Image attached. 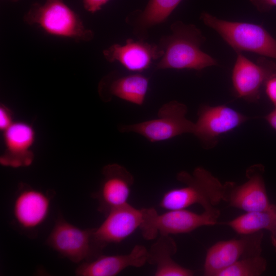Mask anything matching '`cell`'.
<instances>
[{"label": "cell", "mask_w": 276, "mask_h": 276, "mask_svg": "<svg viewBox=\"0 0 276 276\" xmlns=\"http://www.w3.org/2000/svg\"><path fill=\"white\" fill-rule=\"evenodd\" d=\"M245 212L222 224L227 225L238 234L245 235L263 229L269 232L276 221V206L273 204L267 210Z\"/></svg>", "instance_id": "obj_19"}, {"label": "cell", "mask_w": 276, "mask_h": 276, "mask_svg": "<svg viewBox=\"0 0 276 276\" xmlns=\"http://www.w3.org/2000/svg\"><path fill=\"white\" fill-rule=\"evenodd\" d=\"M182 0H149L143 10H136L127 18L138 34L165 22Z\"/></svg>", "instance_id": "obj_18"}, {"label": "cell", "mask_w": 276, "mask_h": 276, "mask_svg": "<svg viewBox=\"0 0 276 276\" xmlns=\"http://www.w3.org/2000/svg\"><path fill=\"white\" fill-rule=\"evenodd\" d=\"M103 174L100 188L93 197L98 201V211L107 215L128 203L134 178L124 167L116 164L105 166Z\"/></svg>", "instance_id": "obj_13"}, {"label": "cell", "mask_w": 276, "mask_h": 276, "mask_svg": "<svg viewBox=\"0 0 276 276\" xmlns=\"http://www.w3.org/2000/svg\"><path fill=\"white\" fill-rule=\"evenodd\" d=\"M149 79L140 74L122 76L113 80L109 87L110 93L119 98L137 105L144 102Z\"/></svg>", "instance_id": "obj_21"}, {"label": "cell", "mask_w": 276, "mask_h": 276, "mask_svg": "<svg viewBox=\"0 0 276 276\" xmlns=\"http://www.w3.org/2000/svg\"><path fill=\"white\" fill-rule=\"evenodd\" d=\"M48 245L74 263L91 261L102 255L95 241L94 228L81 229L59 217L49 236Z\"/></svg>", "instance_id": "obj_7"}, {"label": "cell", "mask_w": 276, "mask_h": 276, "mask_svg": "<svg viewBox=\"0 0 276 276\" xmlns=\"http://www.w3.org/2000/svg\"><path fill=\"white\" fill-rule=\"evenodd\" d=\"M236 53L232 75L234 93L237 97L246 101L257 102L260 98L262 87L276 69V63L263 56L254 63L242 52Z\"/></svg>", "instance_id": "obj_9"}, {"label": "cell", "mask_w": 276, "mask_h": 276, "mask_svg": "<svg viewBox=\"0 0 276 276\" xmlns=\"http://www.w3.org/2000/svg\"><path fill=\"white\" fill-rule=\"evenodd\" d=\"M220 241L208 249L203 265L204 275L216 276L239 260L262 255V231Z\"/></svg>", "instance_id": "obj_8"}, {"label": "cell", "mask_w": 276, "mask_h": 276, "mask_svg": "<svg viewBox=\"0 0 276 276\" xmlns=\"http://www.w3.org/2000/svg\"><path fill=\"white\" fill-rule=\"evenodd\" d=\"M264 86L269 100L276 107V69L266 80Z\"/></svg>", "instance_id": "obj_23"}, {"label": "cell", "mask_w": 276, "mask_h": 276, "mask_svg": "<svg viewBox=\"0 0 276 276\" xmlns=\"http://www.w3.org/2000/svg\"><path fill=\"white\" fill-rule=\"evenodd\" d=\"M13 123L10 112L6 107L1 106L0 108V129L3 131H5Z\"/></svg>", "instance_id": "obj_26"}, {"label": "cell", "mask_w": 276, "mask_h": 276, "mask_svg": "<svg viewBox=\"0 0 276 276\" xmlns=\"http://www.w3.org/2000/svg\"><path fill=\"white\" fill-rule=\"evenodd\" d=\"M177 250L170 235H159L148 250L147 262L156 266L155 276H192L194 271L178 264L172 259Z\"/></svg>", "instance_id": "obj_17"}, {"label": "cell", "mask_w": 276, "mask_h": 276, "mask_svg": "<svg viewBox=\"0 0 276 276\" xmlns=\"http://www.w3.org/2000/svg\"><path fill=\"white\" fill-rule=\"evenodd\" d=\"M187 106L170 101L159 109L157 118L121 127V131L140 134L151 142L164 141L185 133H193L195 123L188 119Z\"/></svg>", "instance_id": "obj_6"}, {"label": "cell", "mask_w": 276, "mask_h": 276, "mask_svg": "<svg viewBox=\"0 0 276 276\" xmlns=\"http://www.w3.org/2000/svg\"><path fill=\"white\" fill-rule=\"evenodd\" d=\"M109 0H83L85 9L91 13H95L100 10Z\"/></svg>", "instance_id": "obj_24"}, {"label": "cell", "mask_w": 276, "mask_h": 276, "mask_svg": "<svg viewBox=\"0 0 276 276\" xmlns=\"http://www.w3.org/2000/svg\"><path fill=\"white\" fill-rule=\"evenodd\" d=\"M10 1H13V2H16V1H17L18 0H10Z\"/></svg>", "instance_id": "obj_29"}, {"label": "cell", "mask_w": 276, "mask_h": 276, "mask_svg": "<svg viewBox=\"0 0 276 276\" xmlns=\"http://www.w3.org/2000/svg\"><path fill=\"white\" fill-rule=\"evenodd\" d=\"M266 267V260L260 255L239 260L220 271L216 276H259Z\"/></svg>", "instance_id": "obj_22"}, {"label": "cell", "mask_w": 276, "mask_h": 276, "mask_svg": "<svg viewBox=\"0 0 276 276\" xmlns=\"http://www.w3.org/2000/svg\"><path fill=\"white\" fill-rule=\"evenodd\" d=\"M50 199L43 192L32 188L24 189L17 195L13 204V215L18 225L25 229H33L47 218Z\"/></svg>", "instance_id": "obj_16"}, {"label": "cell", "mask_w": 276, "mask_h": 276, "mask_svg": "<svg viewBox=\"0 0 276 276\" xmlns=\"http://www.w3.org/2000/svg\"><path fill=\"white\" fill-rule=\"evenodd\" d=\"M269 232L270 233L271 243L276 251V221L273 227Z\"/></svg>", "instance_id": "obj_28"}, {"label": "cell", "mask_w": 276, "mask_h": 276, "mask_svg": "<svg viewBox=\"0 0 276 276\" xmlns=\"http://www.w3.org/2000/svg\"><path fill=\"white\" fill-rule=\"evenodd\" d=\"M200 19L236 52H249L276 59V40L262 26L219 19L203 12Z\"/></svg>", "instance_id": "obj_3"}, {"label": "cell", "mask_w": 276, "mask_h": 276, "mask_svg": "<svg viewBox=\"0 0 276 276\" xmlns=\"http://www.w3.org/2000/svg\"><path fill=\"white\" fill-rule=\"evenodd\" d=\"M195 123L194 134L208 148L215 146L219 136L238 127L249 118L225 105L200 106Z\"/></svg>", "instance_id": "obj_10"}, {"label": "cell", "mask_w": 276, "mask_h": 276, "mask_svg": "<svg viewBox=\"0 0 276 276\" xmlns=\"http://www.w3.org/2000/svg\"><path fill=\"white\" fill-rule=\"evenodd\" d=\"M144 219L145 208L139 209L128 203L115 208L99 227L94 228L95 241L102 250L109 244L120 243L140 228Z\"/></svg>", "instance_id": "obj_12"}, {"label": "cell", "mask_w": 276, "mask_h": 276, "mask_svg": "<svg viewBox=\"0 0 276 276\" xmlns=\"http://www.w3.org/2000/svg\"><path fill=\"white\" fill-rule=\"evenodd\" d=\"M261 12H266L276 7V0H249Z\"/></svg>", "instance_id": "obj_25"}, {"label": "cell", "mask_w": 276, "mask_h": 276, "mask_svg": "<svg viewBox=\"0 0 276 276\" xmlns=\"http://www.w3.org/2000/svg\"><path fill=\"white\" fill-rule=\"evenodd\" d=\"M103 54L109 62L117 61L129 71L142 72L154 60L160 59L164 51L158 44L129 38L124 44H112L104 50Z\"/></svg>", "instance_id": "obj_14"}, {"label": "cell", "mask_w": 276, "mask_h": 276, "mask_svg": "<svg viewBox=\"0 0 276 276\" xmlns=\"http://www.w3.org/2000/svg\"><path fill=\"white\" fill-rule=\"evenodd\" d=\"M264 167L256 164L246 171V181L240 185L225 182L223 201L228 205L245 212L265 210L270 203L263 178Z\"/></svg>", "instance_id": "obj_11"}, {"label": "cell", "mask_w": 276, "mask_h": 276, "mask_svg": "<svg viewBox=\"0 0 276 276\" xmlns=\"http://www.w3.org/2000/svg\"><path fill=\"white\" fill-rule=\"evenodd\" d=\"M219 216V211L197 214L182 209L159 214L154 208H145V219L140 229L143 238L151 240L159 235L186 234L201 226L215 225Z\"/></svg>", "instance_id": "obj_5"}, {"label": "cell", "mask_w": 276, "mask_h": 276, "mask_svg": "<svg viewBox=\"0 0 276 276\" xmlns=\"http://www.w3.org/2000/svg\"><path fill=\"white\" fill-rule=\"evenodd\" d=\"M170 30L171 34L163 36L159 40L158 45L164 55L157 63L156 69L200 71L218 65L215 58L201 50L206 38L195 25L176 21L171 25Z\"/></svg>", "instance_id": "obj_1"}, {"label": "cell", "mask_w": 276, "mask_h": 276, "mask_svg": "<svg viewBox=\"0 0 276 276\" xmlns=\"http://www.w3.org/2000/svg\"><path fill=\"white\" fill-rule=\"evenodd\" d=\"M177 179L186 186L166 192L159 202L160 208L172 211L186 209L198 204L205 211H219L216 206L223 201L225 184L210 171L199 167L192 174L186 171L178 173Z\"/></svg>", "instance_id": "obj_2"}, {"label": "cell", "mask_w": 276, "mask_h": 276, "mask_svg": "<svg viewBox=\"0 0 276 276\" xmlns=\"http://www.w3.org/2000/svg\"><path fill=\"white\" fill-rule=\"evenodd\" d=\"M24 21L37 25L51 35L77 41H89L94 37L79 15L62 0H45L43 4H33L25 14Z\"/></svg>", "instance_id": "obj_4"}, {"label": "cell", "mask_w": 276, "mask_h": 276, "mask_svg": "<svg viewBox=\"0 0 276 276\" xmlns=\"http://www.w3.org/2000/svg\"><path fill=\"white\" fill-rule=\"evenodd\" d=\"M148 250L142 245H136L125 255H101L89 261L82 262L76 269L78 276H114L129 267H141L148 260Z\"/></svg>", "instance_id": "obj_15"}, {"label": "cell", "mask_w": 276, "mask_h": 276, "mask_svg": "<svg viewBox=\"0 0 276 276\" xmlns=\"http://www.w3.org/2000/svg\"><path fill=\"white\" fill-rule=\"evenodd\" d=\"M265 119L269 125L276 130V107L265 117Z\"/></svg>", "instance_id": "obj_27"}, {"label": "cell", "mask_w": 276, "mask_h": 276, "mask_svg": "<svg viewBox=\"0 0 276 276\" xmlns=\"http://www.w3.org/2000/svg\"><path fill=\"white\" fill-rule=\"evenodd\" d=\"M3 132L4 143L12 158L20 159L24 157L26 165H30L31 157H27V155L35 141L33 128L25 122H13Z\"/></svg>", "instance_id": "obj_20"}]
</instances>
